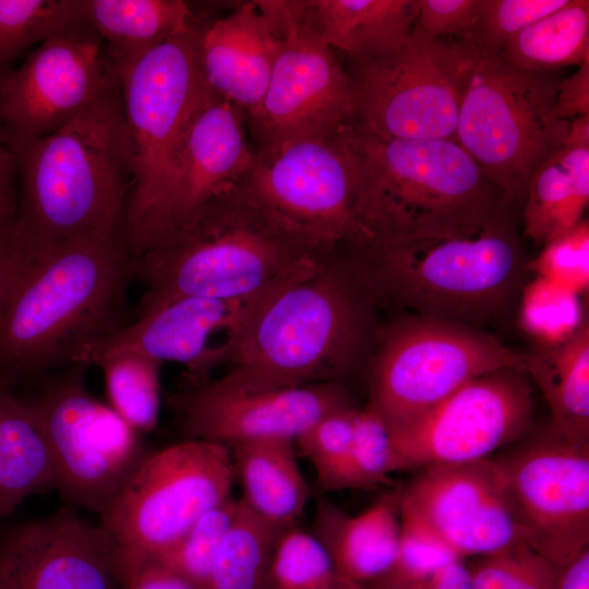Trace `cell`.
Returning a JSON list of instances; mask_svg holds the SVG:
<instances>
[{"instance_id": "obj_7", "label": "cell", "mask_w": 589, "mask_h": 589, "mask_svg": "<svg viewBox=\"0 0 589 589\" xmlns=\"http://www.w3.org/2000/svg\"><path fill=\"white\" fill-rule=\"evenodd\" d=\"M239 182L311 259L356 260L377 249L366 224L351 125L255 152Z\"/></svg>"}, {"instance_id": "obj_15", "label": "cell", "mask_w": 589, "mask_h": 589, "mask_svg": "<svg viewBox=\"0 0 589 589\" xmlns=\"http://www.w3.org/2000/svg\"><path fill=\"white\" fill-rule=\"evenodd\" d=\"M494 459L526 544L553 565L589 548V444L545 430Z\"/></svg>"}, {"instance_id": "obj_27", "label": "cell", "mask_w": 589, "mask_h": 589, "mask_svg": "<svg viewBox=\"0 0 589 589\" xmlns=\"http://www.w3.org/2000/svg\"><path fill=\"white\" fill-rule=\"evenodd\" d=\"M294 442L263 440L229 447L242 503L256 516L281 529L298 526L309 498Z\"/></svg>"}, {"instance_id": "obj_19", "label": "cell", "mask_w": 589, "mask_h": 589, "mask_svg": "<svg viewBox=\"0 0 589 589\" xmlns=\"http://www.w3.org/2000/svg\"><path fill=\"white\" fill-rule=\"evenodd\" d=\"M169 400L187 440L228 448L263 440L294 442L325 414L352 405L341 383L244 390L208 381Z\"/></svg>"}, {"instance_id": "obj_22", "label": "cell", "mask_w": 589, "mask_h": 589, "mask_svg": "<svg viewBox=\"0 0 589 589\" xmlns=\"http://www.w3.org/2000/svg\"><path fill=\"white\" fill-rule=\"evenodd\" d=\"M244 111L211 89L188 128L175 177L145 253L250 169ZM142 253V254H143Z\"/></svg>"}, {"instance_id": "obj_26", "label": "cell", "mask_w": 589, "mask_h": 589, "mask_svg": "<svg viewBox=\"0 0 589 589\" xmlns=\"http://www.w3.org/2000/svg\"><path fill=\"white\" fill-rule=\"evenodd\" d=\"M303 21L349 60L387 52L411 35L420 0H299Z\"/></svg>"}, {"instance_id": "obj_44", "label": "cell", "mask_w": 589, "mask_h": 589, "mask_svg": "<svg viewBox=\"0 0 589 589\" xmlns=\"http://www.w3.org/2000/svg\"><path fill=\"white\" fill-rule=\"evenodd\" d=\"M479 0H420L414 31L430 38H466L478 16Z\"/></svg>"}, {"instance_id": "obj_43", "label": "cell", "mask_w": 589, "mask_h": 589, "mask_svg": "<svg viewBox=\"0 0 589 589\" xmlns=\"http://www.w3.org/2000/svg\"><path fill=\"white\" fill-rule=\"evenodd\" d=\"M537 276L560 284L578 294L589 288V223L581 219L566 232L543 244L527 265Z\"/></svg>"}, {"instance_id": "obj_45", "label": "cell", "mask_w": 589, "mask_h": 589, "mask_svg": "<svg viewBox=\"0 0 589 589\" xmlns=\"http://www.w3.org/2000/svg\"><path fill=\"white\" fill-rule=\"evenodd\" d=\"M16 208V156L0 121V232H13Z\"/></svg>"}, {"instance_id": "obj_32", "label": "cell", "mask_w": 589, "mask_h": 589, "mask_svg": "<svg viewBox=\"0 0 589 589\" xmlns=\"http://www.w3.org/2000/svg\"><path fill=\"white\" fill-rule=\"evenodd\" d=\"M281 529L251 512L241 500L215 555L206 589H271L269 569Z\"/></svg>"}, {"instance_id": "obj_2", "label": "cell", "mask_w": 589, "mask_h": 589, "mask_svg": "<svg viewBox=\"0 0 589 589\" xmlns=\"http://www.w3.org/2000/svg\"><path fill=\"white\" fill-rule=\"evenodd\" d=\"M12 147V236L25 259L79 241L122 238L132 173L118 81L57 131Z\"/></svg>"}, {"instance_id": "obj_18", "label": "cell", "mask_w": 589, "mask_h": 589, "mask_svg": "<svg viewBox=\"0 0 589 589\" xmlns=\"http://www.w3.org/2000/svg\"><path fill=\"white\" fill-rule=\"evenodd\" d=\"M400 505L464 560L524 541L495 459L421 468L400 486Z\"/></svg>"}, {"instance_id": "obj_14", "label": "cell", "mask_w": 589, "mask_h": 589, "mask_svg": "<svg viewBox=\"0 0 589 589\" xmlns=\"http://www.w3.org/2000/svg\"><path fill=\"white\" fill-rule=\"evenodd\" d=\"M255 3L280 38L266 93L245 113L259 151H275L351 125L356 112L351 77L334 49L303 21L299 0Z\"/></svg>"}, {"instance_id": "obj_6", "label": "cell", "mask_w": 589, "mask_h": 589, "mask_svg": "<svg viewBox=\"0 0 589 589\" xmlns=\"http://www.w3.org/2000/svg\"><path fill=\"white\" fill-rule=\"evenodd\" d=\"M352 134L381 247L472 230L506 211L500 189L454 139Z\"/></svg>"}, {"instance_id": "obj_13", "label": "cell", "mask_w": 589, "mask_h": 589, "mask_svg": "<svg viewBox=\"0 0 589 589\" xmlns=\"http://www.w3.org/2000/svg\"><path fill=\"white\" fill-rule=\"evenodd\" d=\"M370 360L368 406L392 430L479 376L524 371L525 354L477 328L410 314L378 328Z\"/></svg>"}, {"instance_id": "obj_40", "label": "cell", "mask_w": 589, "mask_h": 589, "mask_svg": "<svg viewBox=\"0 0 589 589\" xmlns=\"http://www.w3.org/2000/svg\"><path fill=\"white\" fill-rule=\"evenodd\" d=\"M460 560L464 558L413 513L400 505V534L395 561L386 575L364 587H387L410 582Z\"/></svg>"}, {"instance_id": "obj_1", "label": "cell", "mask_w": 589, "mask_h": 589, "mask_svg": "<svg viewBox=\"0 0 589 589\" xmlns=\"http://www.w3.org/2000/svg\"><path fill=\"white\" fill-rule=\"evenodd\" d=\"M376 304L348 262L310 259L253 302L216 382L244 390L341 383L371 358Z\"/></svg>"}, {"instance_id": "obj_29", "label": "cell", "mask_w": 589, "mask_h": 589, "mask_svg": "<svg viewBox=\"0 0 589 589\" xmlns=\"http://www.w3.org/2000/svg\"><path fill=\"white\" fill-rule=\"evenodd\" d=\"M524 372L540 388L551 412L548 431L565 441L589 444V325L570 338L540 345L525 354Z\"/></svg>"}, {"instance_id": "obj_24", "label": "cell", "mask_w": 589, "mask_h": 589, "mask_svg": "<svg viewBox=\"0 0 589 589\" xmlns=\"http://www.w3.org/2000/svg\"><path fill=\"white\" fill-rule=\"evenodd\" d=\"M328 551L338 574L366 586L392 567L400 534V488L369 508L349 515L328 500L317 503L313 532Z\"/></svg>"}, {"instance_id": "obj_17", "label": "cell", "mask_w": 589, "mask_h": 589, "mask_svg": "<svg viewBox=\"0 0 589 589\" xmlns=\"http://www.w3.org/2000/svg\"><path fill=\"white\" fill-rule=\"evenodd\" d=\"M101 45L92 29L48 38L0 82L11 145L57 131L118 81Z\"/></svg>"}, {"instance_id": "obj_37", "label": "cell", "mask_w": 589, "mask_h": 589, "mask_svg": "<svg viewBox=\"0 0 589 589\" xmlns=\"http://www.w3.org/2000/svg\"><path fill=\"white\" fill-rule=\"evenodd\" d=\"M401 470L386 422L369 406L358 409L349 456L336 490L375 488Z\"/></svg>"}, {"instance_id": "obj_3", "label": "cell", "mask_w": 589, "mask_h": 589, "mask_svg": "<svg viewBox=\"0 0 589 589\" xmlns=\"http://www.w3.org/2000/svg\"><path fill=\"white\" fill-rule=\"evenodd\" d=\"M132 267L122 238L24 259L0 308V384L34 385L130 323Z\"/></svg>"}, {"instance_id": "obj_16", "label": "cell", "mask_w": 589, "mask_h": 589, "mask_svg": "<svg viewBox=\"0 0 589 589\" xmlns=\"http://www.w3.org/2000/svg\"><path fill=\"white\" fill-rule=\"evenodd\" d=\"M533 413L525 372L479 376L390 435L404 470L488 459L526 437Z\"/></svg>"}, {"instance_id": "obj_9", "label": "cell", "mask_w": 589, "mask_h": 589, "mask_svg": "<svg viewBox=\"0 0 589 589\" xmlns=\"http://www.w3.org/2000/svg\"><path fill=\"white\" fill-rule=\"evenodd\" d=\"M560 81L479 51L454 140L503 194L506 208L525 197L537 168L565 141L570 121L553 116Z\"/></svg>"}, {"instance_id": "obj_23", "label": "cell", "mask_w": 589, "mask_h": 589, "mask_svg": "<svg viewBox=\"0 0 589 589\" xmlns=\"http://www.w3.org/2000/svg\"><path fill=\"white\" fill-rule=\"evenodd\" d=\"M199 59L208 89L244 113L263 99L280 38L255 1L199 28Z\"/></svg>"}, {"instance_id": "obj_12", "label": "cell", "mask_w": 589, "mask_h": 589, "mask_svg": "<svg viewBox=\"0 0 589 589\" xmlns=\"http://www.w3.org/2000/svg\"><path fill=\"white\" fill-rule=\"evenodd\" d=\"M87 368L48 374L22 399L46 437L55 489L69 506L100 515L149 453L140 432L88 390Z\"/></svg>"}, {"instance_id": "obj_10", "label": "cell", "mask_w": 589, "mask_h": 589, "mask_svg": "<svg viewBox=\"0 0 589 589\" xmlns=\"http://www.w3.org/2000/svg\"><path fill=\"white\" fill-rule=\"evenodd\" d=\"M478 55L464 38H430L412 29L397 48L351 60L352 128L380 139H454Z\"/></svg>"}, {"instance_id": "obj_4", "label": "cell", "mask_w": 589, "mask_h": 589, "mask_svg": "<svg viewBox=\"0 0 589 589\" xmlns=\"http://www.w3.org/2000/svg\"><path fill=\"white\" fill-rule=\"evenodd\" d=\"M310 259L238 181L133 259L136 314L181 297L254 299Z\"/></svg>"}, {"instance_id": "obj_47", "label": "cell", "mask_w": 589, "mask_h": 589, "mask_svg": "<svg viewBox=\"0 0 589 589\" xmlns=\"http://www.w3.org/2000/svg\"><path fill=\"white\" fill-rule=\"evenodd\" d=\"M123 589H197L190 580L165 563L151 558L125 579Z\"/></svg>"}, {"instance_id": "obj_41", "label": "cell", "mask_w": 589, "mask_h": 589, "mask_svg": "<svg viewBox=\"0 0 589 589\" xmlns=\"http://www.w3.org/2000/svg\"><path fill=\"white\" fill-rule=\"evenodd\" d=\"M358 408H338L322 417L296 441L315 469L320 489L334 491L347 462Z\"/></svg>"}, {"instance_id": "obj_50", "label": "cell", "mask_w": 589, "mask_h": 589, "mask_svg": "<svg viewBox=\"0 0 589 589\" xmlns=\"http://www.w3.org/2000/svg\"><path fill=\"white\" fill-rule=\"evenodd\" d=\"M23 262L12 233L0 232V308Z\"/></svg>"}, {"instance_id": "obj_35", "label": "cell", "mask_w": 589, "mask_h": 589, "mask_svg": "<svg viewBox=\"0 0 589 589\" xmlns=\"http://www.w3.org/2000/svg\"><path fill=\"white\" fill-rule=\"evenodd\" d=\"M586 321L580 294L577 292L540 276L525 286L519 323L540 345L565 341Z\"/></svg>"}, {"instance_id": "obj_8", "label": "cell", "mask_w": 589, "mask_h": 589, "mask_svg": "<svg viewBox=\"0 0 589 589\" xmlns=\"http://www.w3.org/2000/svg\"><path fill=\"white\" fill-rule=\"evenodd\" d=\"M197 38L199 27L191 28L115 69L132 173L121 237L133 259L148 245L188 128L208 91Z\"/></svg>"}, {"instance_id": "obj_48", "label": "cell", "mask_w": 589, "mask_h": 589, "mask_svg": "<svg viewBox=\"0 0 589 589\" xmlns=\"http://www.w3.org/2000/svg\"><path fill=\"white\" fill-rule=\"evenodd\" d=\"M362 586V585H361ZM364 587V586H363ZM366 589H472L470 574L465 560L453 562L435 573L410 582Z\"/></svg>"}, {"instance_id": "obj_21", "label": "cell", "mask_w": 589, "mask_h": 589, "mask_svg": "<svg viewBox=\"0 0 589 589\" xmlns=\"http://www.w3.org/2000/svg\"><path fill=\"white\" fill-rule=\"evenodd\" d=\"M123 588L116 544L71 506L0 537V589Z\"/></svg>"}, {"instance_id": "obj_28", "label": "cell", "mask_w": 589, "mask_h": 589, "mask_svg": "<svg viewBox=\"0 0 589 589\" xmlns=\"http://www.w3.org/2000/svg\"><path fill=\"white\" fill-rule=\"evenodd\" d=\"M82 13L113 69L196 27L182 0H82Z\"/></svg>"}, {"instance_id": "obj_33", "label": "cell", "mask_w": 589, "mask_h": 589, "mask_svg": "<svg viewBox=\"0 0 589 589\" xmlns=\"http://www.w3.org/2000/svg\"><path fill=\"white\" fill-rule=\"evenodd\" d=\"M86 29L82 0H0V82L29 48Z\"/></svg>"}, {"instance_id": "obj_11", "label": "cell", "mask_w": 589, "mask_h": 589, "mask_svg": "<svg viewBox=\"0 0 589 589\" xmlns=\"http://www.w3.org/2000/svg\"><path fill=\"white\" fill-rule=\"evenodd\" d=\"M236 479L228 447L184 440L149 453L99 515L112 538L122 584L228 498Z\"/></svg>"}, {"instance_id": "obj_39", "label": "cell", "mask_w": 589, "mask_h": 589, "mask_svg": "<svg viewBox=\"0 0 589 589\" xmlns=\"http://www.w3.org/2000/svg\"><path fill=\"white\" fill-rule=\"evenodd\" d=\"M472 589H552L556 566L524 541L471 557Z\"/></svg>"}, {"instance_id": "obj_51", "label": "cell", "mask_w": 589, "mask_h": 589, "mask_svg": "<svg viewBox=\"0 0 589 589\" xmlns=\"http://www.w3.org/2000/svg\"><path fill=\"white\" fill-rule=\"evenodd\" d=\"M338 589H366L363 586L352 582L339 575V587Z\"/></svg>"}, {"instance_id": "obj_46", "label": "cell", "mask_w": 589, "mask_h": 589, "mask_svg": "<svg viewBox=\"0 0 589 589\" xmlns=\"http://www.w3.org/2000/svg\"><path fill=\"white\" fill-rule=\"evenodd\" d=\"M553 116L563 121L589 116V61L580 64L574 74L560 81Z\"/></svg>"}, {"instance_id": "obj_5", "label": "cell", "mask_w": 589, "mask_h": 589, "mask_svg": "<svg viewBox=\"0 0 589 589\" xmlns=\"http://www.w3.org/2000/svg\"><path fill=\"white\" fill-rule=\"evenodd\" d=\"M505 214L472 230L380 248L352 266L377 303L476 328L506 311L522 269Z\"/></svg>"}, {"instance_id": "obj_38", "label": "cell", "mask_w": 589, "mask_h": 589, "mask_svg": "<svg viewBox=\"0 0 589 589\" xmlns=\"http://www.w3.org/2000/svg\"><path fill=\"white\" fill-rule=\"evenodd\" d=\"M239 507L231 496L203 514L169 549L154 557L206 589L218 548Z\"/></svg>"}, {"instance_id": "obj_42", "label": "cell", "mask_w": 589, "mask_h": 589, "mask_svg": "<svg viewBox=\"0 0 589 589\" xmlns=\"http://www.w3.org/2000/svg\"><path fill=\"white\" fill-rule=\"evenodd\" d=\"M567 0H479L470 41L483 53L497 55L520 31L558 10Z\"/></svg>"}, {"instance_id": "obj_20", "label": "cell", "mask_w": 589, "mask_h": 589, "mask_svg": "<svg viewBox=\"0 0 589 589\" xmlns=\"http://www.w3.org/2000/svg\"><path fill=\"white\" fill-rule=\"evenodd\" d=\"M259 297L249 300L181 297L166 301L136 314L135 320L119 330L84 348L75 363L89 366L106 353L134 351L160 363L182 364L189 387L202 385L216 368L228 363L238 333Z\"/></svg>"}, {"instance_id": "obj_25", "label": "cell", "mask_w": 589, "mask_h": 589, "mask_svg": "<svg viewBox=\"0 0 589 589\" xmlns=\"http://www.w3.org/2000/svg\"><path fill=\"white\" fill-rule=\"evenodd\" d=\"M589 201V116L570 121L564 143L531 176L522 212L524 231L538 244L582 219Z\"/></svg>"}, {"instance_id": "obj_49", "label": "cell", "mask_w": 589, "mask_h": 589, "mask_svg": "<svg viewBox=\"0 0 589 589\" xmlns=\"http://www.w3.org/2000/svg\"><path fill=\"white\" fill-rule=\"evenodd\" d=\"M555 566L552 589H589V548Z\"/></svg>"}, {"instance_id": "obj_31", "label": "cell", "mask_w": 589, "mask_h": 589, "mask_svg": "<svg viewBox=\"0 0 589 589\" xmlns=\"http://www.w3.org/2000/svg\"><path fill=\"white\" fill-rule=\"evenodd\" d=\"M498 56L514 68L534 72L589 61V1L567 0L516 34Z\"/></svg>"}, {"instance_id": "obj_30", "label": "cell", "mask_w": 589, "mask_h": 589, "mask_svg": "<svg viewBox=\"0 0 589 589\" xmlns=\"http://www.w3.org/2000/svg\"><path fill=\"white\" fill-rule=\"evenodd\" d=\"M55 489L50 449L22 397L0 384V517Z\"/></svg>"}, {"instance_id": "obj_34", "label": "cell", "mask_w": 589, "mask_h": 589, "mask_svg": "<svg viewBox=\"0 0 589 589\" xmlns=\"http://www.w3.org/2000/svg\"><path fill=\"white\" fill-rule=\"evenodd\" d=\"M93 365L103 370L109 406L137 432L154 430L160 410L163 363L134 351H112Z\"/></svg>"}, {"instance_id": "obj_36", "label": "cell", "mask_w": 589, "mask_h": 589, "mask_svg": "<svg viewBox=\"0 0 589 589\" xmlns=\"http://www.w3.org/2000/svg\"><path fill=\"white\" fill-rule=\"evenodd\" d=\"M339 574L324 544L298 526L279 537L271 563V589H338Z\"/></svg>"}]
</instances>
